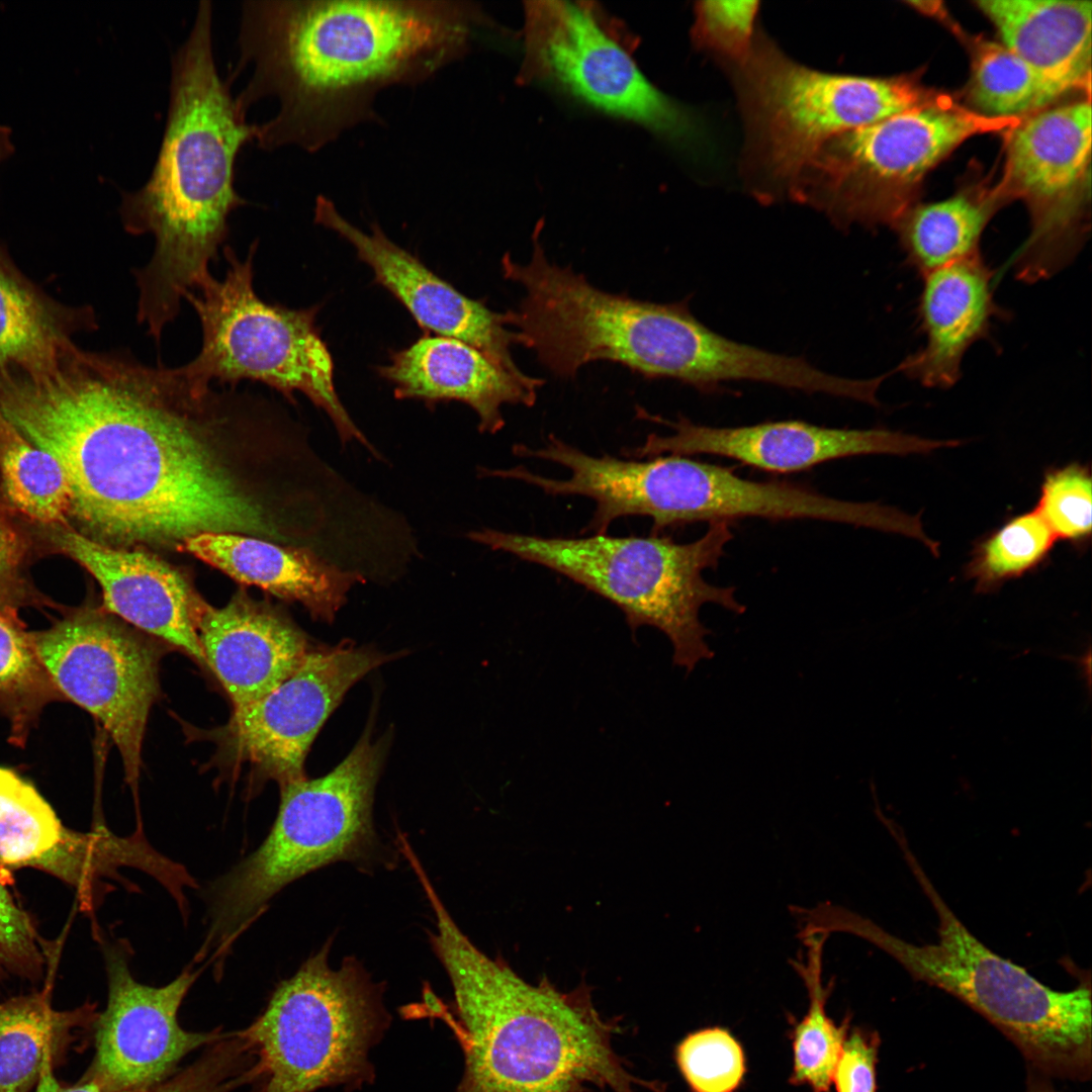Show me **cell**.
<instances>
[{"label":"cell","instance_id":"cell-10","mask_svg":"<svg viewBox=\"0 0 1092 1092\" xmlns=\"http://www.w3.org/2000/svg\"><path fill=\"white\" fill-rule=\"evenodd\" d=\"M329 939L282 981L263 1013L238 1036L258 1055L263 1092H314L371 1083V1049L389 1026L382 987L363 965L329 964Z\"/></svg>","mask_w":1092,"mask_h":1092},{"label":"cell","instance_id":"cell-42","mask_svg":"<svg viewBox=\"0 0 1092 1092\" xmlns=\"http://www.w3.org/2000/svg\"><path fill=\"white\" fill-rule=\"evenodd\" d=\"M56 1071L54 1065L48 1064L40 1075L34 1092H103L90 1081L79 1079L74 1083L63 1082L57 1078Z\"/></svg>","mask_w":1092,"mask_h":1092},{"label":"cell","instance_id":"cell-18","mask_svg":"<svg viewBox=\"0 0 1092 1092\" xmlns=\"http://www.w3.org/2000/svg\"><path fill=\"white\" fill-rule=\"evenodd\" d=\"M395 655L345 641L309 650L273 691L234 709L224 739L231 752L280 787L305 778L314 738L349 689Z\"/></svg>","mask_w":1092,"mask_h":1092},{"label":"cell","instance_id":"cell-9","mask_svg":"<svg viewBox=\"0 0 1092 1092\" xmlns=\"http://www.w3.org/2000/svg\"><path fill=\"white\" fill-rule=\"evenodd\" d=\"M257 247L255 241L241 260L224 246V277L209 274L185 295L199 318L202 341L199 353L177 367L179 372L198 390L208 389L212 381L234 387L249 380L290 400L299 391L328 415L343 444L357 441L376 455L336 391L333 358L316 326L318 306L289 308L257 295Z\"/></svg>","mask_w":1092,"mask_h":1092},{"label":"cell","instance_id":"cell-17","mask_svg":"<svg viewBox=\"0 0 1092 1092\" xmlns=\"http://www.w3.org/2000/svg\"><path fill=\"white\" fill-rule=\"evenodd\" d=\"M105 1009L93 1026L95 1054L80 1078L103 1092H148L192 1051L224 1037L181 1027L178 1011L198 972L187 969L167 985L138 982L124 947L105 944Z\"/></svg>","mask_w":1092,"mask_h":1092},{"label":"cell","instance_id":"cell-41","mask_svg":"<svg viewBox=\"0 0 1092 1092\" xmlns=\"http://www.w3.org/2000/svg\"><path fill=\"white\" fill-rule=\"evenodd\" d=\"M24 554V540L16 526L0 509V596Z\"/></svg>","mask_w":1092,"mask_h":1092},{"label":"cell","instance_id":"cell-3","mask_svg":"<svg viewBox=\"0 0 1092 1092\" xmlns=\"http://www.w3.org/2000/svg\"><path fill=\"white\" fill-rule=\"evenodd\" d=\"M230 82L217 72L212 46V6L201 0L188 36L171 59L169 106L152 173L123 192L119 212L130 235L151 234L154 254L133 270L136 318L160 342L196 291L230 234L229 217L247 201L235 187L238 154L254 141Z\"/></svg>","mask_w":1092,"mask_h":1092},{"label":"cell","instance_id":"cell-37","mask_svg":"<svg viewBox=\"0 0 1092 1092\" xmlns=\"http://www.w3.org/2000/svg\"><path fill=\"white\" fill-rule=\"evenodd\" d=\"M678 1070L693 1092H735L746 1072L744 1051L725 1028H703L675 1049Z\"/></svg>","mask_w":1092,"mask_h":1092},{"label":"cell","instance_id":"cell-28","mask_svg":"<svg viewBox=\"0 0 1092 1092\" xmlns=\"http://www.w3.org/2000/svg\"><path fill=\"white\" fill-rule=\"evenodd\" d=\"M53 983L0 1001V1092H30L48 1064L62 1067L99 1012L86 1002L56 1009Z\"/></svg>","mask_w":1092,"mask_h":1092},{"label":"cell","instance_id":"cell-1","mask_svg":"<svg viewBox=\"0 0 1092 1092\" xmlns=\"http://www.w3.org/2000/svg\"><path fill=\"white\" fill-rule=\"evenodd\" d=\"M232 387L195 389L129 351L80 349L40 373L0 372V413L62 466L74 516L109 545L174 544L206 532L277 531L207 446Z\"/></svg>","mask_w":1092,"mask_h":1092},{"label":"cell","instance_id":"cell-34","mask_svg":"<svg viewBox=\"0 0 1092 1092\" xmlns=\"http://www.w3.org/2000/svg\"><path fill=\"white\" fill-rule=\"evenodd\" d=\"M1056 540L1034 510L1017 515L976 544L966 574L977 593L996 592L1041 565Z\"/></svg>","mask_w":1092,"mask_h":1092},{"label":"cell","instance_id":"cell-39","mask_svg":"<svg viewBox=\"0 0 1092 1092\" xmlns=\"http://www.w3.org/2000/svg\"><path fill=\"white\" fill-rule=\"evenodd\" d=\"M758 1H700L695 6L697 44L737 66L751 54Z\"/></svg>","mask_w":1092,"mask_h":1092},{"label":"cell","instance_id":"cell-43","mask_svg":"<svg viewBox=\"0 0 1092 1092\" xmlns=\"http://www.w3.org/2000/svg\"><path fill=\"white\" fill-rule=\"evenodd\" d=\"M1024 1092H1059L1049 1082V1078L1028 1070L1026 1089Z\"/></svg>","mask_w":1092,"mask_h":1092},{"label":"cell","instance_id":"cell-22","mask_svg":"<svg viewBox=\"0 0 1092 1092\" xmlns=\"http://www.w3.org/2000/svg\"><path fill=\"white\" fill-rule=\"evenodd\" d=\"M54 542L99 582L104 608L205 663L196 629L199 601L175 568L160 558L102 543L67 526Z\"/></svg>","mask_w":1092,"mask_h":1092},{"label":"cell","instance_id":"cell-35","mask_svg":"<svg viewBox=\"0 0 1092 1092\" xmlns=\"http://www.w3.org/2000/svg\"><path fill=\"white\" fill-rule=\"evenodd\" d=\"M809 991L806 1015L792 1030L793 1069L791 1083L807 1085L813 1092H829L832 1075L849 1030V1019L837 1025L826 1012L828 989L820 980V963L802 970Z\"/></svg>","mask_w":1092,"mask_h":1092},{"label":"cell","instance_id":"cell-25","mask_svg":"<svg viewBox=\"0 0 1092 1092\" xmlns=\"http://www.w3.org/2000/svg\"><path fill=\"white\" fill-rule=\"evenodd\" d=\"M918 317L923 347L897 367L932 388H949L962 375L967 351L1004 315L993 291V271L981 254L922 275Z\"/></svg>","mask_w":1092,"mask_h":1092},{"label":"cell","instance_id":"cell-32","mask_svg":"<svg viewBox=\"0 0 1092 1092\" xmlns=\"http://www.w3.org/2000/svg\"><path fill=\"white\" fill-rule=\"evenodd\" d=\"M0 477L8 502L20 514L42 525L67 526L72 491L62 466L1 413Z\"/></svg>","mask_w":1092,"mask_h":1092},{"label":"cell","instance_id":"cell-20","mask_svg":"<svg viewBox=\"0 0 1092 1092\" xmlns=\"http://www.w3.org/2000/svg\"><path fill=\"white\" fill-rule=\"evenodd\" d=\"M650 418L670 427L671 434H650L640 446L626 451L627 456L709 454L768 472L790 473L844 457L925 454L959 444L954 440H930L887 429L827 428L801 421L710 427L681 416L672 422Z\"/></svg>","mask_w":1092,"mask_h":1092},{"label":"cell","instance_id":"cell-12","mask_svg":"<svg viewBox=\"0 0 1092 1092\" xmlns=\"http://www.w3.org/2000/svg\"><path fill=\"white\" fill-rule=\"evenodd\" d=\"M748 155L760 175L789 191L831 138L926 103L935 93L912 77L873 78L813 70L757 36L735 66Z\"/></svg>","mask_w":1092,"mask_h":1092},{"label":"cell","instance_id":"cell-30","mask_svg":"<svg viewBox=\"0 0 1092 1092\" xmlns=\"http://www.w3.org/2000/svg\"><path fill=\"white\" fill-rule=\"evenodd\" d=\"M1001 206L992 191L977 190L912 206L893 226L907 264L923 275L981 254L983 232Z\"/></svg>","mask_w":1092,"mask_h":1092},{"label":"cell","instance_id":"cell-2","mask_svg":"<svg viewBox=\"0 0 1092 1092\" xmlns=\"http://www.w3.org/2000/svg\"><path fill=\"white\" fill-rule=\"evenodd\" d=\"M485 23L461 1L249 0L242 4L235 97L247 115L275 97L274 117L255 126L257 146L314 153L361 123L379 120L378 94L417 85L460 60Z\"/></svg>","mask_w":1092,"mask_h":1092},{"label":"cell","instance_id":"cell-11","mask_svg":"<svg viewBox=\"0 0 1092 1092\" xmlns=\"http://www.w3.org/2000/svg\"><path fill=\"white\" fill-rule=\"evenodd\" d=\"M1021 119L982 115L949 96L828 140L789 195L840 226L894 224L913 206L924 176L966 140L1009 132Z\"/></svg>","mask_w":1092,"mask_h":1092},{"label":"cell","instance_id":"cell-6","mask_svg":"<svg viewBox=\"0 0 1092 1092\" xmlns=\"http://www.w3.org/2000/svg\"><path fill=\"white\" fill-rule=\"evenodd\" d=\"M889 831L938 917V940L916 944L873 921L836 908L831 930L858 935L886 951L915 980L967 1004L998 1028L1021 1053L1028 1070L1048 1078L1087 1081L1092 1072L1090 985L1056 991L1024 968L1000 957L958 918L927 877L904 832Z\"/></svg>","mask_w":1092,"mask_h":1092},{"label":"cell","instance_id":"cell-38","mask_svg":"<svg viewBox=\"0 0 1092 1092\" xmlns=\"http://www.w3.org/2000/svg\"><path fill=\"white\" fill-rule=\"evenodd\" d=\"M1054 536L1083 548L1091 538L1092 482L1088 467L1073 462L1044 473L1034 510Z\"/></svg>","mask_w":1092,"mask_h":1092},{"label":"cell","instance_id":"cell-5","mask_svg":"<svg viewBox=\"0 0 1092 1092\" xmlns=\"http://www.w3.org/2000/svg\"><path fill=\"white\" fill-rule=\"evenodd\" d=\"M526 264L510 254L504 275L524 289L509 326L553 375L572 378L599 360L619 363L649 379L671 378L702 391L723 382L789 383L787 355L727 339L690 311L687 300L657 303L597 288L570 267L550 262L538 230Z\"/></svg>","mask_w":1092,"mask_h":1092},{"label":"cell","instance_id":"cell-16","mask_svg":"<svg viewBox=\"0 0 1092 1092\" xmlns=\"http://www.w3.org/2000/svg\"><path fill=\"white\" fill-rule=\"evenodd\" d=\"M53 681L111 736L128 783L136 782L142 743L159 695V652L116 621L79 612L33 633Z\"/></svg>","mask_w":1092,"mask_h":1092},{"label":"cell","instance_id":"cell-4","mask_svg":"<svg viewBox=\"0 0 1092 1092\" xmlns=\"http://www.w3.org/2000/svg\"><path fill=\"white\" fill-rule=\"evenodd\" d=\"M423 889L436 922L430 941L452 985L464 1054L455 1092L662 1090L628 1070L613 1046L621 1025L600 1014L588 987L562 992L546 979L527 982L469 939L432 884Z\"/></svg>","mask_w":1092,"mask_h":1092},{"label":"cell","instance_id":"cell-21","mask_svg":"<svg viewBox=\"0 0 1092 1092\" xmlns=\"http://www.w3.org/2000/svg\"><path fill=\"white\" fill-rule=\"evenodd\" d=\"M314 221L350 243L373 271L375 282L400 301L421 327L473 346L509 373L526 375L513 358L512 347L520 345V338L509 329L507 311H493L483 300L461 293L393 243L378 224L373 223L369 233L361 231L326 196L316 198Z\"/></svg>","mask_w":1092,"mask_h":1092},{"label":"cell","instance_id":"cell-44","mask_svg":"<svg viewBox=\"0 0 1092 1092\" xmlns=\"http://www.w3.org/2000/svg\"><path fill=\"white\" fill-rule=\"evenodd\" d=\"M13 151L12 143L10 140V130L0 124V162L7 158Z\"/></svg>","mask_w":1092,"mask_h":1092},{"label":"cell","instance_id":"cell-14","mask_svg":"<svg viewBox=\"0 0 1092 1092\" xmlns=\"http://www.w3.org/2000/svg\"><path fill=\"white\" fill-rule=\"evenodd\" d=\"M525 40L528 73L672 144L689 148L702 140L696 114L648 81L589 8L565 1L529 2Z\"/></svg>","mask_w":1092,"mask_h":1092},{"label":"cell","instance_id":"cell-8","mask_svg":"<svg viewBox=\"0 0 1092 1092\" xmlns=\"http://www.w3.org/2000/svg\"><path fill=\"white\" fill-rule=\"evenodd\" d=\"M388 736L367 728L330 772L281 787L275 822L262 844L207 890L208 929L200 954L218 959L295 880L338 861L371 863L381 843L373 824L375 787Z\"/></svg>","mask_w":1092,"mask_h":1092},{"label":"cell","instance_id":"cell-23","mask_svg":"<svg viewBox=\"0 0 1092 1092\" xmlns=\"http://www.w3.org/2000/svg\"><path fill=\"white\" fill-rule=\"evenodd\" d=\"M379 374L397 398L467 404L478 418V430L488 434L504 428V405H534L544 384L541 378L509 373L473 346L443 336H424L393 353Z\"/></svg>","mask_w":1092,"mask_h":1092},{"label":"cell","instance_id":"cell-31","mask_svg":"<svg viewBox=\"0 0 1092 1092\" xmlns=\"http://www.w3.org/2000/svg\"><path fill=\"white\" fill-rule=\"evenodd\" d=\"M961 35L971 58L968 98L972 110L989 117L1022 119L1068 93L1001 42Z\"/></svg>","mask_w":1092,"mask_h":1092},{"label":"cell","instance_id":"cell-7","mask_svg":"<svg viewBox=\"0 0 1092 1092\" xmlns=\"http://www.w3.org/2000/svg\"><path fill=\"white\" fill-rule=\"evenodd\" d=\"M706 533L689 543L669 537L581 538L541 537L482 528L467 537L492 550L510 553L560 573L613 603L632 632L651 626L662 632L673 649L672 661L687 672L713 657L706 637L711 631L700 620L705 604L736 614L745 606L732 586L706 581L702 572L718 565L732 539L731 523H709Z\"/></svg>","mask_w":1092,"mask_h":1092},{"label":"cell","instance_id":"cell-40","mask_svg":"<svg viewBox=\"0 0 1092 1092\" xmlns=\"http://www.w3.org/2000/svg\"><path fill=\"white\" fill-rule=\"evenodd\" d=\"M879 1046L877 1032L860 1027L848 1030L832 1075L836 1092H877Z\"/></svg>","mask_w":1092,"mask_h":1092},{"label":"cell","instance_id":"cell-33","mask_svg":"<svg viewBox=\"0 0 1092 1092\" xmlns=\"http://www.w3.org/2000/svg\"><path fill=\"white\" fill-rule=\"evenodd\" d=\"M61 696L33 633L10 609L0 608V708L11 721L15 741L22 742L43 707Z\"/></svg>","mask_w":1092,"mask_h":1092},{"label":"cell","instance_id":"cell-19","mask_svg":"<svg viewBox=\"0 0 1092 1092\" xmlns=\"http://www.w3.org/2000/svg\"><path fill=\"white\" fill-rule=\"evenodd\" d=\"M156 850L135 834L119 837L105 827L82 832L65 826L53 807L28 782L0 766V879L33 869L75 892L83 911L97 906L102 883L118 868L151 873Z\"/></svg>","mask_w":1092,"mask_h":1092},{"label":"cell","instance_id":"cell-24","mask_svg":"<svg viewBox=\"0 0 1092 1092\" xmlns=\"http://www.w3.org/2000/svg\"><path fill=\"white\" fill-rule=\"evenodd\" d=\"M196 629L205 663L234 709L261 699L300 665L310 650L304 634L283 615L243 598L215 609L199 603Z\"/></svg>","mask_w":1092,"mask_h":1092},{"label":"cell","instance_id":"cell-15","mask_svg":"<svg viewBox=\"0 0 1092 1092\" xmlns=\"http://www.w3.org/2000/svg\"><path fill=\"white\" fill-rule=\"evenodd\" d=\"M633 494L652 532L694 522L736 519H812L913 537L918 519L879 503L834 498L809 487L755 481L733 470L680 455L646 459L637 469Z\"/></svg>","mask_w":1092,"mask_h":1092},{"label":"cell","instance_id":"cell-26","mask_svg":"<svg viewBox=\"0 0 1092 1092\" xmlns=\"http://www.w3.org/2000/svg\"><path fill=\"white\" fill-rule=\"evenodd\" d=\"M187 552L242 583L301 603L332 622L365 576L308 547H288L239 533L206 532L182 544Z\"/></svg>","mask_w":1092,"mask_h":1092},{"label":"cell","instance_id":"cell-13","mask_svg":"<svg viewBox=\"0 0 1092 1092\" xmlns=\"http://www.w3.org/2000/svg\"><path fill=\"white\" fill-rule=\"evenodd\" d=\"M1008 133L1003 176L991 191L1001 205L1020 199L1027 206L1031 228L1014 269L1032 283L1069 265L1089 230L1090 98L1046 107Z\"/></svg>","mask_w":1092,"mask_h":1092},{"label":"cell","instance_id":"cell-29","mask_svg":"<svg viewBox=\"0 0 1092 1092\" xmlns=\"http://www.w3.org/2000/svg\"><path fill=\"white\" fill-rule=\"evenodd\" d=\"M95 328L91 308H68L49 298L0 250V367L55 369L79 349L73 334Z\"/></svg>","mask_w":1092,"mask_h":1092},{"label":"cell","instance_id":"cell-27","mask_svg":"<svg viewBox=\"0 0 1092 1092\" xmlns=\"http://www.w3.org/2000/svg\"><path fill=\"white\" fill-rule=\"evenodd\" d=\"M1001 43L1066 92H1090L1092 2L979 0Z\"/></svg>","mask_w":1092,"mask_h":1092},{"label":"cell","instance_id":"cell-36","mask_svg":"<svg viewBox=\"0 0 1092 1092\" xmlns=\"http://www.w3.org/2000/svg\"><path fill=\"white\" fill-rule=\"evenodd\" d=\"M61 946L46 939L0 879V987L11 980L55 982Z\"/></svg>","mask_w":1092,"mask_h":1092}]
</instances>
